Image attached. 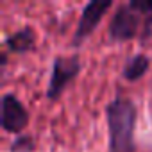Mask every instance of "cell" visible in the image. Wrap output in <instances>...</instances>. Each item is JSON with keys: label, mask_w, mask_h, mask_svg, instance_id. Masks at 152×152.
Masks as SVG:
<instances>
[{"label": "cell", "mask_w": 152, "mask_h": 152, "mask_svg": "<svg viewBox=\"0 0 152 152\" xmlns=\"http://www.w3.org/2000/svg\"><path fill=\"white\" fill-rule=\"evenodd\" d=\"M111 41L140 39L141 43L152 38V0H131L120 4L109 22Z\"/></svg>", "instance_id": "6da1fadb"}, {"label": "cell", "mask_w": 152, "mask_h": 152, "mask_svg": "<svg viewBox=\"0 0 152 152\" xmlns=\"http://www.w3.org/2000/svg\"><path fill=\"white\" fill-rule=\"evenodd\" d=\"M106 120L109 134L107 152H134V134L138 120L136 104L127 97H115L106 106Z\"/></svg>", "instance_id": "7a4b0ae2"}, {"label": "cell", "mask_w": 152, "mask_h": 152, "mask_svg": "<svg viewBox=\"0 0 152 152\" xmlns=\"http://www.w3.org/2000/svg\"><path fill=\"white\" fill-rule=\"evenodd\" d=\"M81 59L79 56H56L52 63V72H50V81L47 88V99L56 102L61 99L64 90L77 79L81 73Z\"/></svg>", "instance_id": "3957f363"}, {"label": "cell", "mask_w": 152, "mask_h": 152, "mask_svg": "<svg viewBox=\"0 0 152 152\" xmlns=\"http://www.w3.org/2000/svg\"><path fill=\"white\" fill-rule=\"evenodd\" d=\"M113 7V0H91L83 9V15L79 18L77 29L72 38V47H81L97 29L104 15Z\"/></svg>", "instance_id": "277c9868"}, {"label": "cell", "mask_w": 152, "mask_h": 152, "mask_svg": "<svg viewBox=\"0 0 152 152\" xmlns=\"http://www.w3.org/2000/svg\"><path fill=\"white\" fill-rule=\"evenodd\" d=\"M29 124V111L15 93L2 97V129L9 134H20Z\"/></svg>", "instance_id": "5b68a950"}, {"label": "cell", "mask_w": 152, "mask_h": 152, "mask_svg": "<svg viewBox=\"0 0 152 152\" xmlns=\"http://www.w3.org/2000/svg\"><path fill=\"white\" fill-rule=\"evenodd\" d=\"M6 50L11 54H27L36 48V32L32 27H22L20 31L11 32L4 39Z\"/></svg>", "instance_id": "8992f818"}, {"label": "cell", "mask_w": 152, "mask_h": 152, "mask_svg": "<svg viewBox=\"0 0 152 152\" xmlns=\"http://www.w3.org/2000/svg\"><path fill=\"white\" fill-rule=\"evenodd\" d=\"M148 68H150V59L145 54H134L131 59H127L122 70V77L129 83H136L148 72Z\"/></svg>", "instance_id": "52a82bcc"}, {"label": "cell", "mask_w": 152, "mask_h": 152, "mask_svg": "<svg viewBox=\"0 0 152 152\" xmlns=\"http://www.w3.org/2000/svg\"><path fill=\"white\" fill-rule=\"evenodd\" d=\"M34 150V140L31 136H18L15 138L11 145V152H32Z\"/></svg>", "instance_id": "ba28073f"}]
</instances>
